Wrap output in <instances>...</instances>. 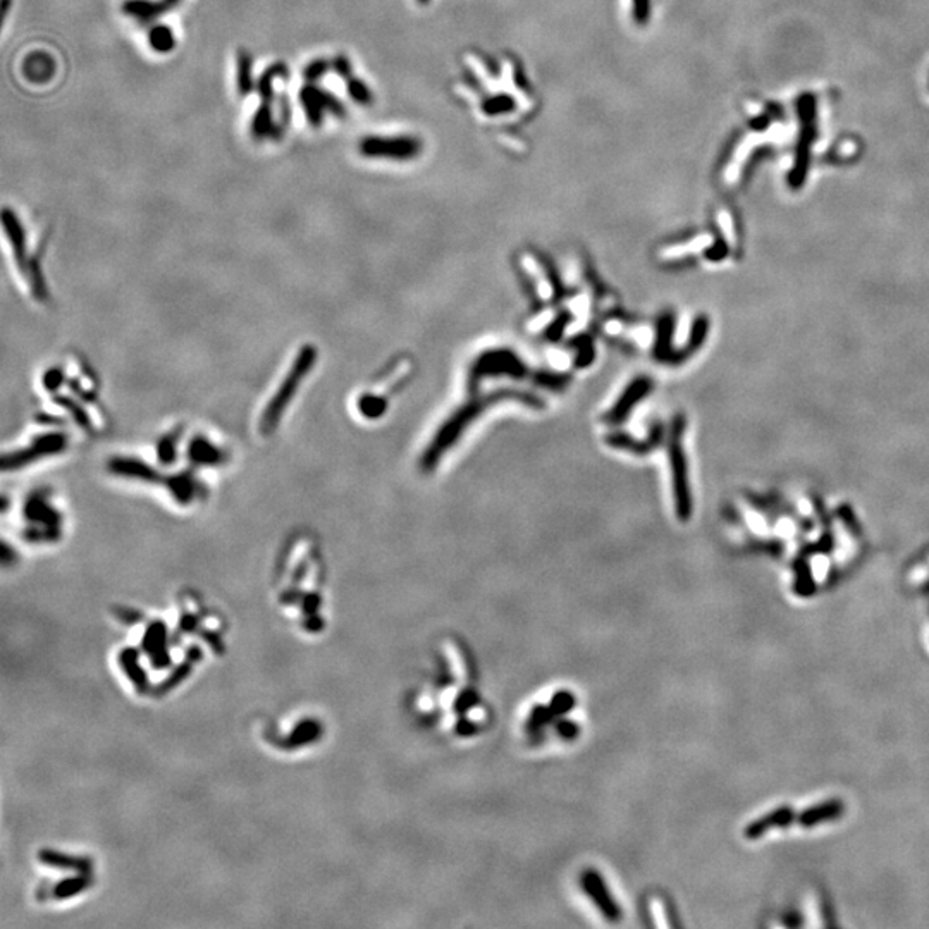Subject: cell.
Returning a JSON list of instances; mask_svg holds the SVG:
<instances>
[{
    "label": "cell",
    "instance_id": "6da1fadb",
    "mask_svg": "<svg viewBox=\"0 0 929 929\" xmlns=\"http://www.w3.org/2000/svg\"><path fill=\"white\" fill-rule=\"evenodd\" d=\"M313 358H315V350L313 348H303L299 351V354L296 356V360L292 361L291 370H288V374L284 375L282 382L279 384L277 391L274 392L270 399L265 405L264 413L260 415V436H268L275 427L279 425L281 422V416L284 413L286 405L291 403V399L295 398L296 389L299 387L301 381H305L306 374L312 370L313 367Z\"/></svg>",
    "mask_w": 929,
    "mask_h": 929
},
{
    "label": "cell",
    "instance_id": "7a4b0ae2",
    "mask_svg": "<svg viewBox=\"0 0 929 929\" xmlns=\"http://www.w3.org/2000/svg\"><path fill=\"white\" fill-rule=\"evenodd\" d=\"M299 100H301V107L305 109L306 117H308V120L313 126H319L322 122V114L325 109L334 112L336 116H343L344 114V109L339 103V100L320 88L305 86L299 92Z\"/></svg>",
    "mask_w": 929,
    "mask_h": 929
},
{
    "label": "cell",
    "instance_id": "3957f363",
    "mask_svg": "<svg viewBox=\"0 0 929 929\" xmlns=\"http://www.w3.org/2000/svg\"><path fill=\"white\" fill-rule=\"evenodd\" d=\"M791 818H793V814H791L790 809L787 807L776 809V811L769 812V814H766L764 818L757 819L752 824L747 826L745 836L747 838H759V836H762L767 829L776 828V826H787L788 822L791 821Z\"/></svg>",
    "mask_w": 929,
    "mask_h": 929
},
{
    "label": "cell",
    "instance_id": "277c9868",
    "mask_svg": "<svg viewBox=\"0 0 929 929\" xmlns=\"http://www.w3.org/2000/svg\"><path fill=\"white\" fill-rule=\"evenodd\" d=\"M842 812H843L842 802L831 800V802H826V804L818 805V807H812V809H807V811H804L797 818V822L802 826H814L821 821H828V819L836 818V815L842 814Z\"/></svg>",
    "mask_w": 929,
    "mask_h": 929
},
{
    "label": "cell",
    "instance_id": "5b68a950",
    "mask_svg": "<svg viewBox=\"0 0 929 929\" xmlns=\"http://www.w3.org/2000/svg\"><path fill=\"white\" fill-rule=\"evenodd\" d=\"M124 12L131 14V16L141 17V19H150V17L157 16L160 14L162 10H165L164 3H151L148 0H131V2L124 3Z\"/></svg>",
    "mask_w": 929,
    "mask_h": 929
},
{
    "label": "cell",
    "instance_id": "8992f818",
    "mask_svg": "<svg viewBox=\"0 0 929 929\" xmlns=\"http://www.w3.org/2000/svg\"><path fill=\"white\" fill-rule=\"evenodd\" d=\"M237 88L241 95L251 92V57L244 50L239 52L237 58Z\"/></svg>",
    "mask_w": 929,
    "mask_h": 929
},
{
    "label": "cell",
    "instance_id": "52a82bcc",
    "mask_svg": "<svg viewBox=\"0 0 929 929\" xmlns=\"http://www.w3.org/2000/svg\"><path fill=\"white\" fill-rule=\"evenodd\" d=\"M148 41L153 47V50L157 52H171L174 48V36H172V31L167 26H155L150 31Z\"/></svg>",
    "mask_w": 929,
    "mask_h": 929
},
{
    "label": "cell",
    "instance_id": "ba28073f",
    "mask_svg": "<svg viewBox=\"0 0 929 929\" xmlns=\"http://www.w3.org/2000/svg\"><path fill=\"white\" fill-rule=\"evenodd\" d=\"M327 69H329V64H327L325 61H315L312 62V64L306 65L305 71H303V76H305V79H308V81H317V79L322 78V76L325 74Z\"/></svg>",
    "mask_w": 929,
    "mask_h": 929
},
{
    "label": "cell",
    "instance_id": "9c48e42d",
    "mask_svg": "<svg viewBox=\"0 0 929 929\" xmlns=\"http://www.w3.org/2000/svg\"><path fill=\"white\" fill-rule=\"evenodd\" d=\"M348 92H350V95L353 96L356 102L365 103V102H368V98H370V95H368V92H367V88L363 86V83L358 81V79H350V81H348Z\"/></svg>",
    "mask_w": 929,
    "mask_h": 929
},
{
    "label": "cell",
    "instance_id": "30bf717a",
    "mask_svg": "<svg viewBox=\"0 0 929 929\" xmlns=\"http://www.w3.org/2000/svg\"><path fill=\"white\" fill-rule=\"evenodd\" d=\"M332 65H334V69H336V72L341 76V78L350 79V76H351V67H350V62H348L346 58H344V57H337L336 61L332 62Z\"/></svg>",
    "mask_w": 929,
    "mask_h": 929
},
{
    "label": "cell",
    "instance_id": "8fae6325",
    "mask_svg": "<svg viewBox=\"0 0 929 929\" xmlns=\"http://www.w3.org/2000/svg\"><path fill=\"white\" fill-rule=\"evenodd\" d=\"M174 2H178V0H164L162 3H164V7L167 9V6H171V3H174Z\"/></svg>",
    "mask_w": 929,
    "mask_h": 929
}]
</instances>
